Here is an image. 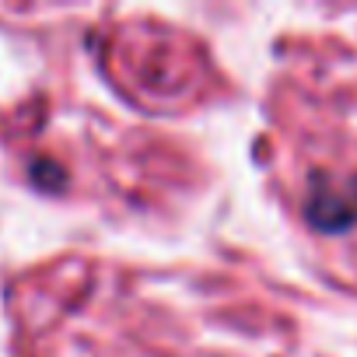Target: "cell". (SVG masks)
<instances>
[{
    "label": "cell",
    "mask_w": 357,
    "mask_h": 357,
    "mask_svg": "<svg viewBox=\"0 0 357 357\" xmlns=\"http://www.w3.org/2000/svg\"><path fill=\"white\" fill-rule=\"evenodd\" d=\"M308 221L319 231H343L357 221V178L347 193H315L308 200Z\"/></svg>",
    "instance_id": "6da1fadb"
}]
</instances>
